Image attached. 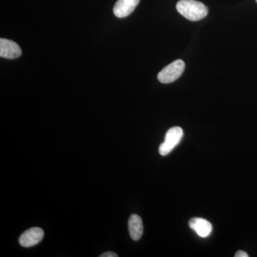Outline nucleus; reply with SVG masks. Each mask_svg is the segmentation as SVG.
Returning <instances> with one entry per match:
<instances>
[{
    "instance_id": "f257e3e1",
    "label": "nucleus",
    "mask_w": 257,
    "mask_h": 257,
    "mask_svg": "<svg viewBox=\"0 0 257 257\" xmlns=\"http://www.w3.org/2000/svg\"><path fill=\"white\" fill-rule=\"evenodd\" d=\"M177 10L179 14L191 21H199L207 16V7L196 0H180L177 3Z\"/></svg>"
},
{
    "instance_id": "f03ea898",
    "label": "nucleus",
    "mask_w": 257,
    "mask_h": 257,
    "mask_svg": "<svg viewBox=\"0 0 257 257\" xmlns=\"http://www.w3.org/2000/svg\"><path fill=\"white\" fill-rule=\"evenodd\" d=\"M183 130L179 126H174L167 131L165 142L159 147V152L162 156H167L180 143L183 137Z\"/></svg>"
},
{
    "instance_id": "7ed1b4c3",
    "label": "nucleus",
    "mask_w": 257,
    "mask_h": 257,
    "mask_svg": "<svg viewBox=\"0 0 257 257\" xmlns=\"http://www.w3.org/2000/svg\"><path fill=\"white\" fill-rule=\"evenodd\" d=\"M185 64L183 61L177 60L165 67L158 74V79L161 83L169 84L175 82L183 73Z\"/></svg>"
},
{
    "instance_id": "20e7f679",
    "label": "nucleus",
    "mask_w": 257,
    "mask_h": 257,
    "mask_svg": "<svg viewBox=\"0 0 257 257\" xmlns=\"http://www.w3.org/2000/svg\"><path fill=\"white\" fill-rule=\"evenodd\" d=\"M43 229L39 227H33L27 230L19 238V242L23 247H31L40 242L43 239Z\"/></svg>"
},
{
    "instance_id": "39448f33",
    "label": "nucleus",
    "mask_w": 257,
    "mask_h": 257,
    "mask_svg": "<svg viewBox=\"0 0 257 257\" xmlns=\"http://www.w3.org/2000/svg\"><path fill=\"white\" fill-rule=\"evenodd\" d=\"M21 55V48L16 42L7 39H0V57L13 60Z\"/></svg>"
},
{
    "instance_id": "423d86ee",
    "label": "nucleus",
    "mask_w": 257,
    "mask_h": 257,
    "mask_svg": "<svg viewBox=\"0 0 257 257\" xmlns=\"http://www.w3.org/2000/svg\"><path fill=\"white\" fill-rule=\"evenodd\" d=\"M140 0H117L113 9L116 18H124L135 10Z\"/></svg>"
},
{
    "instance_id": "0eeeda50",
    "label": "nucleus",
    "mask_w": 257,
    "mask_h": 257,
    "mask_svg": "<svg viewBox=\"0 0 257 257\" xmlns=\"http://www.w3.org/2000/svg\"><path fill=\"white\" fill-rule=\"evenodd\" d=\"M189 226L202 238L207 237L212 231V225L207 219L202 218H192L189 221Z\"/></svg>"
},
{
    "instance_id": "6e6552de",
    "label": "nucleus",
    "mask_w": 257,
    "mask_h": 257,
    "mask_svg": "<svg viewBox=\"0 0 257 257\" xmlns=\"http://www.w3.org/2000/svg\"><path fill=\"white\" fill-rule=\"evenodd\" d=\"M128 229L132 239L135 241L141 239L144 231L142 218L138 214L131 215L128 221Z\"/></svg>"
},
{
    "instance_id": "1a4fd4ad",
    "label": "nucleus",
    "mask_w": 257,
    "mask_h": 257,
    "mask_svg": "<svg viewBox=\"0 0 257 257\" xmlns=\"http://www.w3.org/2000/svg\"><path fill=\"white\" fill-rule=\"evenodd\" d=\"M100 257H118V255L112 251H106L105 253H103L101 254Z\"/></svg>"
},
{
    "instance_id": "9d476101",
    "label": "nucleus",
    "mask_w": 257,
    "mask_h": 257,
    "mask_svg": "<svg viewBox=\"0 0 257 257\" xmlns=\"http://www.w3.org/2000/svg\"><path fill=\"white\" fill-rule=\"evenodd\" d=\"M235 257H248L247 253L242 251V250H239V251H236L234 255Z\"/></svg>"
},
{
    "instance_id": "9b49d317",
    "label": "nucleus",
    "mask_w": 257,
    "mask_h": 257,
    "mask_svg": "<svg viewBox=\"0 0 257 257\" xmlns=\"http://www.w3.org/2000/svg\"><path fill=\"white\" fill-rule=\"evenodd\" d=\"M256 3H257V0H256Z\"/></svg>"
}]
</instances>
